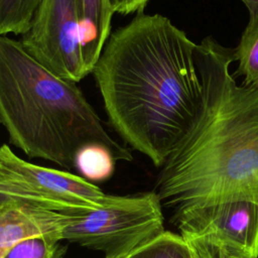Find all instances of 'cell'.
Returning a JSON list of instances; mask_svg holds the SVG:
<instances>
[{
    "mask_svg": "<svg viewBox=\"0 0 258 258\" xmlns=\"http://www.w3.org/2000/svg\"><path fill=\"white\" fill-rule=\"evenodd\" d=\"M196 47L167 17L139 12L111 32L92 70L111 126L157 167L202 105Z\"/></svg>",
    "mask_w": 258,
    "mask_h": 258,
    "instance_id": "6da1fadb",
    "label": "cell"
},
{
    "mask_svg": "<svg viewBox=\"0 0 258 258\" xmlns=\"http://www.w3.org/2000/svg\"><path fill=\"white\" fill-rule=\"evenodd\" d=\"M233 61L234 48L211 35L197 44L202 105L156 182L161 204L173 211L230 198L258 202V86L238 85Z\"/></svg>",
    "mask_w": 258,
    "mask_h": 258,
    "instance_id": "7a4b0ae2",
    "label": "cell"
},
{
    "mask_svg": "<svg viewBox=\"0 0 258 258\" xmlns=\"http://www.w3.org/2000/svg\"><path fill=\"white\" fill-rule=\"evenodd\" d=\"M0 123L27 156L67 169L88 144L108 147L116 160L133 159L109 135L77 83L49 71L7 35H0Z\"/></svg>",
    "mask_w": 258,
    "mask_h": 258,
    "instance_id": "3957f363",
    "label": "cell"
},
{
    "mask_svg": "<svg viewBox=\"0 0 258 258\" xmlns=\"http://www.w3.org/2000/svg\"><path fill=\"white\" fill-rule=\"evenodd\" d=\"M161 206L155 191L113 196L102 208L71 222L61 240L100 251L105 257L130 254L165 231Z\"/></svg>",
    "mask_w": 258,
    "mask_h": 258,
    "instance_id": "277c9868",
    "label": "cell"
},
{
    "mask_svg": "<svg viewBox=\"0 0 258 258\" xmlns=\"http://www.w3.org/2000/svg\"><path fill=\"white\" fill-rule=\"evenodd\" d=\"M0 198L81 217L102 208L113 196L68 171L30 163L3 144L0 146Z\"/></svg>",
    "mask_w": 258,
    "mask_h": 258,
    "instance_id": "5b68a950",
    "label": "cell"
},
{
    "mask_svg": "<svg viewBox=\"0 0 258 258\" xmlns=\"http://www.w3.org/2000/svg\"><path fill=\"white\" fill-rule=\"evenodd\" d=\"M20 42L28 53L66 80L79 83L89 75L81 44L79 0H40Z\"/></svg>",
    "mask_w": 258,
    "mask_h": 258,
    "instance_id": "8992f818",
    "label": "cell"
},
{
    "mask_svg": "<svg viewBox=\"0 0 258 258\" xmlns=\"http://www.w3.org/2000/svg\"><path fill=\"white\" fill-rule=\"evenodd\" d=\"M185 240H205L245 257L258 258V202L230 198L173 211Z\"/></svg>",
    "mask_w": 258,
    "mask_h": 258,
    "instance_id": "52a82bcc",
    "label": "cell"
},
{
    "mask_svg": "<svg viewBox=\"0 0 258 258\" xmlns=\"http://www.w3.org/2000/svg\"><path fill=\"white\" fill-rule=\"evenodd\" d=\"M77 218L0 198V252H6L18 242L34 237L60 242L63 229Z\"/></svg>",
    "mask_w": 258,
    "mask_h": 258,
    "instance_id": "ba28073f",
    "label": "cell"
},
{
    "mask_svg": "<svg viewBox=\"0 0 258 258\" xmlns=\"http://www.w3.org/2000/svg\"><path fill=\"white\" fill-rule=\"evenodd\" d=\"M113 14L109 0H79L81 44L89 74L111 34Z\"/></svg>",
    "mask_w": 258,
    "mask_h": 258,
    "instance_id": "9c48e42d",
    "label": "cell"
},
{
    "mask_svg": "<svg viewBox=\"0 0 258 258\" xmlns=\"http://www.w3.org/2000/svg\"><path fill=\"white\" fill-rule=\"evenodd\" d=\"M234 54L238 68L232 76L243 77V86H258V12L249 17Z\"/></svg>",
    "mask_w": 258,
    "mask_h": 258,
    "instance_id": "30bf717a",
    "label": "cell"
},
{
    "mask_svg": "<svg viewBox=\"0 0 258 258\" xmlns=\"http://www.w3.org/2000/svg\"><path fill=\"white\" fill-rule=\"evenodd\" d=\"M116 161L108 147L101 144H88L78 151L75 167L84 177L100 181L112 175Z\"/></svg>",
    "mask_w": 258,
    "mask_h": 258,
    "instance_id": "8fae6325",
    "label": "cell"
},
{
    "mask_svg": "<svg viewBox=\"0 0 258 258\" xmlns=\"http://www.w3.org/2000/svg\"><path fill=\"white\" fill-rule=\"evenodd\" d=\"M40 0H0V35L24 34Z\"/></svg>",
    "mask_w": 258,
    "mask_h": 258,
    "instance_id": "7c38bea8",
    "label": "cell"
},
{
    "mask_svg": "<svg viewBox=\"0 0 258 258\" xmlns=\"http://www.w3.org/2000/svg\"><path fill=\"white\" fill-rule=\"evenodd\" d=\"M129 258H195L190 245L180 234L164 231L133 251Z\"/></svg>",
    "mask_w": 258,
    "mask_h": 258,
    "instance_id": "4fadbf2b",
    "label": "cell"
},
{
    "mask_svg": "<svg viewBox=\"0 0 258 258\" xmlns=\"http://www.w3.org/2000/svg\"><path fill=\"white\" fill-rule=\"evenodd\" d=\"M58 243L44 237L25 239L8 249L3 258H60Z\"/></svg>",
    "mask_w": 258,
    "mask_h": 258,
    "instance_id": "5bb4252c",
    "label": "cell"
},
{
    "mask_svg": "<svg viewBox=\"0 0 258 258\" xmlns=\"http://www.w3.org/2000/svg\"><path fill=\"white\" fill-rule=\"evenodd\" d=\"M185 241H187V243L190 245L195 258H245L227 250L220 245L205 240Z\"/></svg>",
    "mask_w": 258,
    "mask_h": 258,
    "instance_id": "9a60e30c",
    "label": "cell"
},
{
    "mask_svg": "<svg viewBox=\"0 0 258 258\" xmlns=\"http://www.w3.org/2000/svg\"><path fill=\"white\" fill-rule=\"evenodd\" d=\"M150 0H109L113 13L131 14L143 12Z\"/></svg>",
    "mask_w": 258,
    "mask_h": 258,
    "instance_id": "2e32d148",
    "label": "cell"
},
{
    "mask_svg": "<svg viewBox=\"0 0 258 258\" xmlns=\"http://www.w3.org/2000/svg\"><path fill=\"white\" fill-rule=\"evenodd\" d=\"M249 11V16L258 12V0H241Z\"/></svg>",
    "mask_w": 258,
    "mask_h": 258,
    "instance_id": "e0dca14e",
    "label": "cell"
},
{
    "mask_svg": "<svg viewBox=\"0 0 258 258\" xmlns=\"http://www.w3.org/2000/svg\"><path fill=\"white\" fill-rule=\"evenodd\" d=\"M131 254V253H130ZM130 254H123V255H119V256H114V257H105V258H129Z\"/></svg>",
    "mask_w": 258,
    "mask_h": 258,
    "instance_id": "ac0fdd59",
    "label": "cell"
},
{
    "mask_svg": "<svg viewBox=\"0 0 258 258\" xmlns=\"http://www.w3.org/2000/svg\"><path fill=\"white\" fill-rule=\"evenodd\" d=\"M4 254H5V252H0V258H3Z\"/></svg>",
    "mask_w": 258,
    "mask_h": 258,
    "instance_id": "d6986e66",
    "label": "cell"
}]
</instances>
